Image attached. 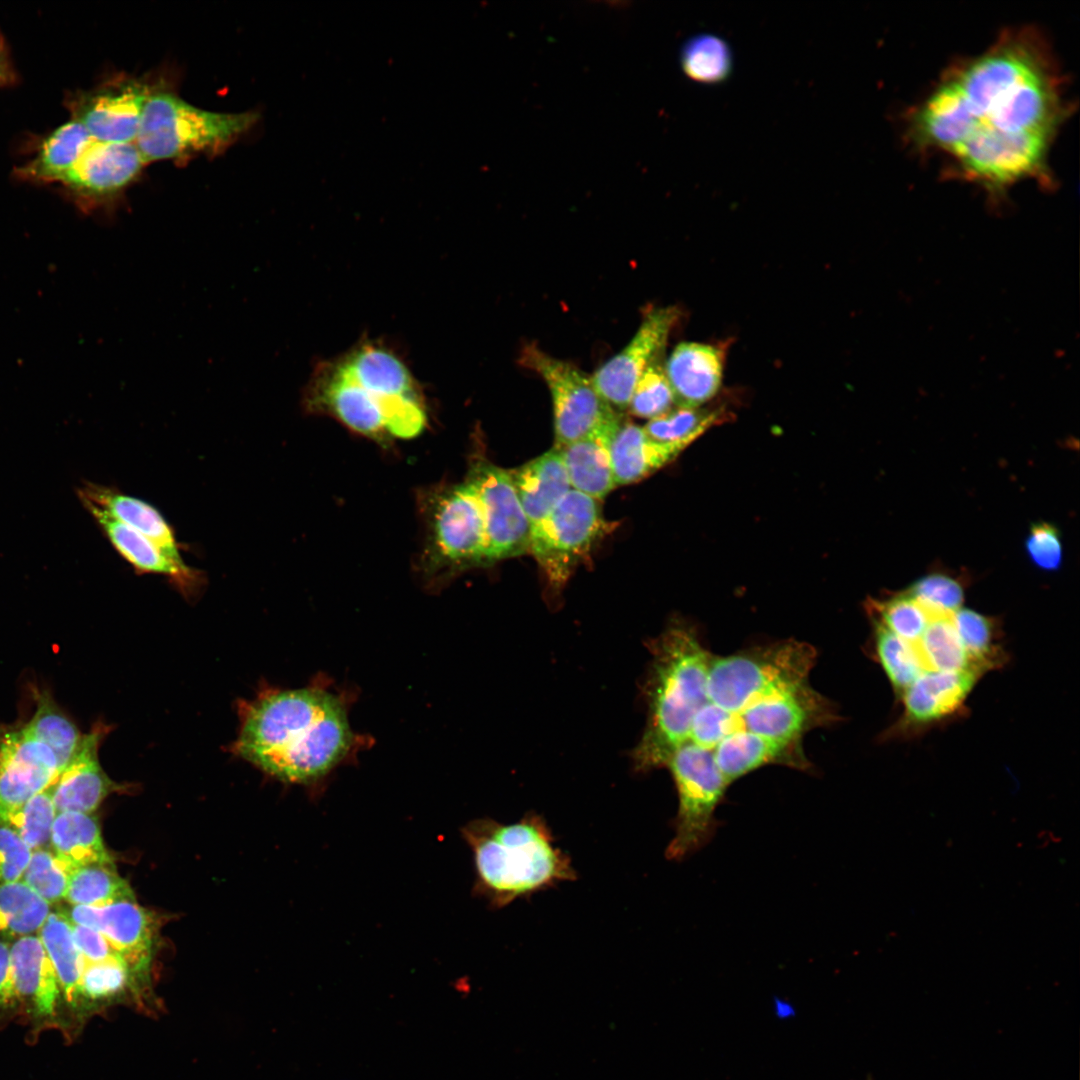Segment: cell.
<instances>
[{
    "label": "cell",
    "mask_w": 1080,
    "mask_h": 1080,
    "mask_svg": "<svg viewBox=\"0 0 1080 1080\" xmlns=\"http://www.w3.org/2000/svg\"><path fill=\"white\" fill-rule=\"evenodd\" d=\"M1069 104L1046 40L1009 29L947 71L911 113L908 133L946 156L960 177L992 195L1019 182H1049L1048 154Z\"/></svg>",
    "instance_id": "1"
},
{
    "label": "cell",
    "mask_w": 1080,
    "mask_h": 1080,
    "mask_svg": "<svg viewBox=\"0 0 1080 1080\" xmlns=\"http://www.w3.org/2000/svg\"><path fill=\"white\" fill-rule=\"evenodd\" d=\"M232 751L281 780L309 783L326 775L353 741L337 697L316 688L264 689L238 704Z\"/></svg>",
    "instance_id": "2"
},
{
    "label": "cell",
    "mask_w": 1080,
    "mask_h": 1080,
    "mask_svg": "<svg viewBox=\"0 0 1080 1080\" xmlns=\"http://www.w3.org/2000/svg\"><path fill=\"white\" fill-rule=\"evenodd\" d=\"M304 408L334 417L350 430L381 439H411L427 421L424 399L405 362L384 344L353 346L313 371Z\"/></svg>",
    "instance_id": "3"
},
{
    "label": "cell",
    "mask_w": 1080,
    "mask_h": 1080,
    "mask_svg": "<svg viewBox=\"0 0 1080 1080\" xmlns=\"http://www.w3.org/2000/svg\"><path fill=\"white\" fill-rule=\"evenodd\" d=\"M652 654L644 691L647 723L632 752L640 772L666 766L688 741L692 720L707 700L711 654L697 631L682 621L671 623L649 642Z\"/></svg>",
    "instance_id": "4"
},
{
    "label": "cell",
    "mask_w": 1080,
    "mask_h": 1080,
    "mask_svg": "<svg viewBox=\"0 0 1080 1080\" xmlns=\"http://www.w3.org/2000/svg\"><path fill=\"white\" fill-rule=\"evenodd\" d=\"M462 834L473 853L475 891L494 908L576 879L569 856L536 813L511 824L478 819Z\"/></svg>",
    "instance_id": "5"
},
{
    "label": "cell",
    "mask_w": 1080,
    "mask_h": 1080,
    "mask_svg": "<svg viewBox=\"0 0 1080 1080\" xmlns=\"http://www.w3.org/2000/svg\"><path fill=\"white\" fill-rule=\"evenodd\" d=\"M256 112L221 113L198 108L170 88L155 84L135 140L145 163L217 155L257 122Z\"/></svg>",
    "instance_id": "6"
},
{
    "label": "cell",
    "mask_w": 1080,
    "mask_h": 1080,
    "mask_svg": "<svg viewBox=\"0 0 1080 1080\" xmlns=\"http://www.w3.org/2000/svg\"><path fill=\"white\" fill-rule=\"evenodd\" d=\"M817 653L813 646L784 640L727 656H712L707 677V700L737 715L763 702L808 686Z\"/></svg>",
    "instance_id": "7"
},
{
    "label": "cell",
    "mask_w": 1080,
    "mask_h": 1080,
    "mask_svg": "<svg viewBox=\"0 0 1080 1080\" xmlns=\"http://www.w3.org/2000/svg\"><path fill=\"white\" fill-rule=\"evenodd\" d=\"M678 794L674 836L666 857L680 861L703 848L713 837L715 810L729 786L718 769L712 751L690 741L678 747L668 760Z\"/></svg>",
    "instance_id": "8"
},
{
    "label": "cell",
    "mask_w": 1080,
    "mask_h": 1080,
    "mask_svg": "<svg viewBox=\"0 0 1080 1080\" xmlns=\"http://www.w3.org/2000/svg\"><path fill=\"white\" fill-rule=\"evenodd\" d=\"M521 363L546 383L552 398L554 448L560 449L622 420L597 392L591 377L573 364L555 358L534 344L524 347Z\"/></svg>",
    "instance_id": "9"
},
{
    "label": "cell",
    "mask_w": 1080,
    "mask_h": 1080,
    "mask_svg": "<svg viewBox=\"0 0 1080 1080\" xmlns=\"http://www.w3.org/2000/svg\"><path fill=\"white\" fill-rule=\"evenodd\" d=\"M598 500L570 489L531 529L530 550L550 585L562 587L606 529Z\"/></svg>",
    "instance_id": "10"
},
{
    "label": "cell",
    "mask_w": 1080,
    "mask_h": 1080,
    "mask_svg": "<svg viewBox=\"0 0 1080 1080\" xmlns=\"http://www.w3.org/2000/svg\"><path fill=\"white\" fill-rule=\"evenodd\" d=\"M428 563L433 571L485 564V525L476 489L463 482L437 492L429 508Z\"/></svg>",
    "instance_id": "11"
},
{
    "label": "cell",
    "mask_w": 1080,
    "mask_h": 1080,
    "mask_svg": "<svg viewBox=\"0 0 1080 1080\" xmlns=\"http://www.w3.org/2000/svg\"><path fill=\"white\" fill-rule=\"evenodd\" d=\"M474 485L485 525V564L521 556L530 550L531 527L511 473L490 462L472 465Z\"/></svg>",
    "instance_id": "12"
},
{
    "label": "cell",
    "mask_w": 1080,
    "mask_h": 1080,
    "mask_svg": "<svg viewBox=\"0 0 1080 1080\" xmlns=\"http://www.w3.org/2000/svg\"><path fill=\"white\" fill-rule=\"evenodd\" d=\"M154 86L144 78L118 75L75 96L70 103L72 118L95 140L135 143Z\"/></svg>",
    "instance_id": "13"
},
{
    "label": "cell",
    "mask_w": 1080,
    "mask_h": 1080,
    "mask_svg": "<svg viewBox=\"0 0 1080 1080\" xmlns=\"http://www.w3.org/2000/svg\"><path fill=\"white\" fill-rule=\"evenodd\" d=\"M11 969L20 1008L19 1020L29 1027V1040L46 1029L63 1030L58 979L41 939L29 934L10 947Z\"/></svg>",
    "instance_id": "14"
},
{
    "label": "cell",
    "mask_w": 1080,
    "mask_h": 1080,
    "mask_svg": "<svg viewBox=\"0 0 1080 1080\" xmlns=\"http://www.w3.org/2000/svg\"><path fill=\"white\" fill-rule=\"evenodd\" d=\"M678 318L679 311L671 306L648 311L630 342L591 376L597 392L616 411L628 409L637 381L660 359Z\"/></svg>",
    "instance_id": "15"
},
{
    "label": "cell",
    "mask_w": 1080,
    "mask_h": 1080,
    "mask_svg": "<svg viewBox=\"0 0 1080 1080\" xmlns=\"http://www.w3.org/2000/svg\"><path fill=\"white\" fill-rule=\"evenodd\" d=\"M145 164L135 143L94 139L60 183L82 208L96 209L118 199Z\"/></svg>",
    "instance_id": "16"
},
{
    "label": "cell",
    "mask_w": 1080,
    "mask_h": 1080,
    "mask_svg": "<svg viewBox=\"0 0 1080 1080\" xmlns=\"http://www.w3.org/2000/svg\"><path fill=\"white\" fill-rule=\"evenodd\" d=\"M65 914L73 923L100 932L137 974L151 982L155 921L135 899L102 907L72 906Z\"/></svg>",
    "instance_id": "17"
},
{
    "label": "cell",
    "mask_w": 1080,
    "mask_h": 1080,
    "mask_svg": "<svg viewBox=\"0 0 1080 1080\" xmlns=\"http://www.w3.org/2000/svg\"><path fill=\"white\" fill-rule=\"evenodd\" d=\"M59 773L53 752L24 726L0 728V806L25 803L49 789Z\"/></svg>",
    "instance_id": "18"
},
{
    "label": "cell",
    "mask_w": 1080,
    "mask_h": 1080,
    "mask_svg": "<svg viewBox=\"0 0 1080 1080\" xmlns=\"http://www.w3.org/2000/svg\"><path fill=\"white\" fill-rule=\"evenodd\" d=\"M980 675L923 671L901 694L903 710L888 736H912L960 712Z\"/></svg>",
    "instance_id": "19"
},
{
    "label": "cell",
    "mask_w": 1080,
    "mask_h": 1080,
    "mask_svg": "<svg viewBox=\"0 0 1080 1080\" xmlns=\"http://www.w3.org/2000/svg\"><path fill=\"white\" fill-rule=\"evenodd\" d=\"M116 551L138 574L162 575L185 596L194 595L205 579L201 571L167 556L155 543L83 500Z\"/></svg>",
    "instance_id": "20"
},
{
    "label": "cell",
    "mask_w": 1080,
    "mask_h": 1080,
    "mask_svg": "<svg viewBox=\"0 0 1080 1080\" xmlns=\"http://www.w3.org/2000/svg\"><path fill=\"white\" fill-rule=\"evenodd\" d=\"M104 726H96L85 735L80 752L59 773L50 787L57 813L77 812L91 814L115 789L116 784L101 768L97 757L98 746L105 735Z\"/></svg>",
    "instance_id": "21"
},
{
    "label": "cell",
    "mask_w": 1080,
    "mask_h": 1080,
    "mask_svg": "<svg viewBox=\"0 0 1080 1080\" xmlns=\"http://www.w3.org/2000/svg\"><path fill=\"white\" fill-rule=\"evenodd\" d=\"M664 370L677 407L697 408L713 398L723 375L722 351L708 344L684 342L667 359Z\"/></svg>",
    "instance_id": "22"
},
{
    "label": "cell",
    "mask_w": 1080,
    "mask_h": 1080,
    "mask_svg": "<svg viewBox=\"0 0 1080 1080\" xmlns=\"http://www.w3.org/2000/svg\"><path fill=\"white\" fill-rule=\"evenodd\" d=\"M714 760L726 783L768 764L809 770L802 741L779 740L747 731L723 738L712 750Z\"/></svg>",
    "instance_id": "23"
},
{
    "label": "cell",
    "mask_w": 1080,
    "mask_h": 1080,
    "mask_svg": "<svg viewBox=\"0 0 1080 1080\" xmlns=\"http://www.w3.org/2000/svg\"><path fill=\"white\" fill-rule=\"evenodd\" d=\"M39 938L61 991L62 1033L67 1040H73L83 1028L79 1020V995L84 959L75 943L71 920L63 912H50L39 929Z\"/></svg>",
    "instance_id": "24"
},
{
    "label": "cell",
    "mask_w": 1080,
    "mask_h": 1080,
    "mask_svg": "<svg viewBox=\"0 0 1080 1080\" xmlns=\"http://www.w3.org/2000/svg\"><path fill=\"white\" fill-rule=\"evenodd\" d=\"M510 473L531 529L541 523L571 489L561 453L556 448Z\"/></svg>",
    "instance_id": "25"
},
{
    "label": "cell",
    "mask_w": 1080,
    "mask_h": 1080,
    "mask_svg": "<svg viewBox=\"0 0 1080 1080\" xmlns=\"http://www.w3.org/2000/svg\"><path fill=\"white\" fill-rule=\"evenodd\" d=\"M82 498L151 540L176 562L185 563L172 526L151 504L119 490L96 485L87 487Z\"/></svg>",
    "instance_id": "26"
},
{
    "label": "cell",
    "mask_w": 1080,
    "mask_h": 1080,
    "mask_svg": "<svg viewBox=\"0 0 1080 1080\" xmlns=\"http://www.w3.org/2000/svg\"><path fill=\"white\" fill-rule=\"evenodd\" d=\"M608 450L616 486L641 481L680 454L649 438L643 427L623 420L613 432Z\"/></svg>",
    "instance_id": "27"
},
{
    "label": "cell",
    "mask_w": 1080,
    "mask_h": 1080,
    "mask_svg": "<svg viewBox=\"0 0 1080 1080\" xmlns=\"http://www.w3.org/2000/svg\"><path fill=\"white\" fill-rule=\"evenodd\" d=\"M620 422L558 449L571 489L600 501L617 487L608 447Z\"/></svg>",
    "instance_id": "28"
},
{
    "label": "cell",
    "mask_w": 1080,
    "mask_h": 1080,
    "mask_svg": "<svg viewBox=\"0 0 1080 1080\" xmlns=\"http://www.w3.org/2000/svg\"><path fill=\"white\" fill-rule=\"evenodd\" d=\"M50 845L54 854L74 870L92 864L113 863L104 846L98 821L91 814L57 813Z\"/></svg>",
    "instance_id": "29"
},
{
    "label": "cell",
    "mask_w": 1080,
    "mask_h": 1080,
    "mask_svg": "<svg viewBox=\"0 0 1080 1080\" xmlns=\"http://www.w3.org/2000/svg\"><path fill=\"white\" fill-rule=\"evenodd\" d=\"M94 139L77 120L71 119L53 131L37 156L18 170L25 180L61 182Z\"/></svg>",
    "instance_id": "30"
},
{
    "label": "cell",
    "mask_w": 1080,
    "mask_h": 1080,
    "mask_svg": "<svg viewBox=\"0 0 1080 1080\" xmlns=\"http://www.w3.org/2000/svg\"><path fill=\"white\" fill-rule=\"evenodd\" d=\"M23 726L31 737L53 752L60 772L77 756L85 739L47 691L36 695V711Z\"/></svg>",
    "instance_id": "31"
},
{
    "label": "cell",
    "mask_w": 1080,
    "mask_h": 1080,
    "mask_svg": "<svg viewBox=\"0 0 1080 1080\" xmlns=\"http://www.w3.org/2000/svg\"><path fill=\"white\" fill-rule=\"evenodd\" d=\"M952 621L975 672L981 675L1005 663L999 624L992 617L960 608Z\"/></svg>",
    "instance_id": "32"
},
{
    "label": "cell",
    "mask_w": 1080,
    "mask_h": 1080,
    "mask_svg": "<svg viewBox=\"0 0 1080 1080\" xmlns=\"http://www.w3.org/2000/svg\"><path fill=\"white\" fill-rule=\"evenodd\" d=\"M66 901L73 906L102 907L120 900L135 899L128 883L114 864H92L76 868L70 878Z\"/></svg>",
    "instance_id": "33"
},
{
    "label": "cell",
    "mask_w": 1080,
    "mask_h": 1080,
    "mask_svg": "<svg viewBox=\"0 0 1080 1080\" xmlns=\"http://www.w3.org/2000/svg\"><path fill=\"white\" fill-rule=\"evenodd\" d=\"M913 646L924 671L975 672L959 639L952 616L931 620Z\"/></svg>",
    "instance_id": "34"
},
{
    "label": "cell",
    "mask_w": 1080,
    "mask_h": 1080,
    "mask_svg": "<svg viewBox=\"0 0 1080 1080\" xmlns=\"http://www.w3.org/2000/svg\"><path fill=\"white\" fill-rule=\"evenodd\" d=\"M49 913V904L22 881L0 883V937L32 934Z\"/></svg>",
    "instance_id": "35"
},
{
    "label": "cell",
    "mask_w": 1080,
    "mask_h": 1080,
    "mask_svg": "<svg viewBox=\"0 0 1080 1080\" xmlns=\"http://www.w3.org/2000/svg\"><path fill=\"white\" fill-rule=\"evenodd\" d=\"M720 410L677 407L648 420L643 429L649 438L679 453L714 424L721 421Z\"/></svg>",
    "instance_id": "36"
},
{
    "label": "cell",
    "mask_w": 1080,
    "mask_h": 1080,
    "mask_svg": "<svg viewBox=\"0 0 1080 1080\" xmlns=\"http://www.w3.org/2000/svg\"><path fill=\"white\" fill-rule=\"evenodd\" d=\"M56 815L49 788L21 805L0 806V825L14 831L32 850H37L50 843Z\"/></svg>",
    "instance_id": "37"
},
{
    "label": "cell",
    "mask_w": 1080,
    "mask_h": 1080,
    "mask_svg": "<svg viewBox=\"0 0 1080 1080\" xmlns=\"http://www.w3.org/2000/svg\"><path fill=\"white\" fill-rule=\"evenodd\" d=\"M680 62L690 79L714 84L728 78L732 69V54L726 41L720 37L699 34L685 43Z\"/></svg>",
    "instance_id": "38"
},
{
    "label": "cell",
    "mask_w": 1080,
    "mask_h": 1080,
    "mask_svg": "<svg viewBox=\"0 0 1080 1080\" xmlns=\"http://www.w3.org/2000/svg\"><path fill=\"white\" fill-rule=\"evenodd\" d=\"M875 656L898 697L924 671L914 646L872 620Z\"/></svg>",
    "instance_id": "39"
},
{
    "label": "cell",
    "mask_w": 1080,
    "mask_h": 1080,
    "mask_svg": "<svg viewBox=\"0 0 1080 1080\" xmlns=\"http://www.w3.org/2000/svg\"><path fill=\"white\" fill-rule=\"evenodd\" d=\"M872 620L914 645L918 642L930 617L921 605L906 592L884 600H872L867 606Z\"/></svg>",
    "instance_id": "40"
},
{
    "label": "cell",
    "mask_w": 1080,
    "mask_h": 1080,
    "mask_svg": "<svg viewBox=\"0 0 1080 1080\" xmlns=\"http://www.w3.org/2000/svg\"><path fill=\"white\" fill-rule=\"evenodd\" d=\"M74 869L57 857L52 850H33L22 875V882L48 904L65 899Z\"/></svg>",
    "instance_id": "41"
},
{
    "label": "cell",
    "mask_w": 1080,
    "mask_h": 1080,
    "mask_svg": "<svg viewBox=\"0 0 1080 1080\" xmlns=\"http://www.w3.org/2000/svg\"><path fill=\"white\" fill-rule=\"evenodd\" d=\"M906 593L921 605L930 620L952 616L961 608L964 599L960 581L942 573L919 578Z\"/></svg>",
    "instance_id": "42"
},
{
    "label": "cell",
    "mask_w": 1080,
    "mask_h": 1080,
    "mask_svg": "<svg viewBox=\"0 0 1080 1080\" xmlns=\"http://www.w3.org/2000/svg\"><path fill=\"white\" fill-rule=\"evenodd\" d=\"M660 360L644 371L633 389L628 410L636 417L654 419L671 410L674 404L672 389Z\"/></svg>",
    "instance_id": "43"
},
{
    "label": "cell",
    "mask_w": 1080,
    "mask_h": 1080,
    "mask_svg": "<svg viewBox=\"0 0 1080 1080\" xmlns=\"http://www.w3.org/2000/svg\"><path fill=\"white\" fill-rule=\"evenodd\" d=\"M1025 548L1032 562L1047 571L1060 567L1063 558L1062 541L1058 529L1046 522L1032 525L1025 541Z\"/></svg>",
    "instance_id": "44"
},
{
    "label": "cell",
    "mask_w": 1080,
    "mask_h": 1080,
    "mask_svg": "<svg viewBox=\"0 0 1080 1080\" xmlns=\"http://www.w3.org/2000/svg\"><path fill=\"white\" fill-rule=\"evenodd\" d=\"M33 850L14 831L0 825V883L17 882Z\"/></svg>",
    "instance_id": "45"
},
{
    "label": "cell",
    "mask_w": 1080,
    "mask_h": 1080,
    "mask_svg": "<svg viewBox=\"0 0 1080 1080\" xmlns=\"http://www.w3.org/2000/svg\"><path fill=\"white\" fill-rule=\"evenodd\" d=\"M19 1017L20 1008L12 977L10 946L0 940V1030Z\"/></svg>",
    "instance_id": "46"
},
{
    "label": "cell",
    "mask_w": 1080,
    "mask_h": 1080,
    "mask_svg": "<svg viewBox=\"0 0 1080 1080\" xmlns=\"http://www.w3.org/2000/svg\"><path fill=\"white\" fill-rule=\"evenodd\" d=\"M72 923L75 943L84 959V963H99L122 958L98 931ZM123 959V958H122Z\"/></svg>",
    "instance_id": "47"
},
{
    "label": "cell",
    "mask_w": 1080,
    "mask_h": 1080,
    "mask_svg": "<svg viewBox=\"0 0 1080 1080\" xmlns=\"http://www.w3.org/2000/svg\"><path fill=\"white\" fill-rule=\"evenodd\" d=\"M12 77V71L8 63V57L0 47V86L7 84Z\"/></svg>",
    "instance_id": "48"
}]
</instances>
